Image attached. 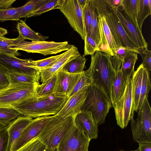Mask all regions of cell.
Here are the masks:
<instances>
[{
    "instance_id": "cell-52",
    "label": "cell",
    "mask_w": 151,
    "mask_h": 151,
    "mask_svg": "<svg viewBox=\"0 0 151 151\" xmlns=\"http://www.w3.org/2000/svg\"><path fill=\"white\" fill-rule=\"evenodd\" d=\"M45 151H58V148L57 147L54 149L47 148Z\"/></svg>"
},
{
    "instance_id": "cell-14",
    "label": "cell",
    "mask_w": 151,
    "mask_h": 151,
    "mask_svg": "<svg viewBox=\"0 0 151 151\" xmlns=\"http://www.w3.org/2000/svg\"><path fill=\"white\" fill-rule=\"evenodd\" d=\"M52 116H45L32 119L23 130L12 151H19L27 143L37 137Z\"/></svg>"
},
{
    "instance_id": "cell-37",
    "label": "cell",
    "mask_w": 151,
    "mask_h": 151,
    "mask_svg": "<svg viewBox=\"0 0 151 151\" xmlns=\"http://www.w3.org/2000/svg\"><path fill=\"white\" fill-rule=\"evenodd\" d=\"M92 13L93 0H87L86 4L83 9V15L86 35L90 36Z\"/></svg>"
},
{
    "instance_id": "cell-11",
    "label": "cell",
    "mask_w": 151,
    "mask_h": 151,
    "mask_svg": "<svg viewBox=\"0 0 151 151\" xmlns=\"http://www.w3.org/2000/svg\"><path fill=\"white\" fill-rule=\"evenodd\" d=\"M90 141L74 125L60 141L58 151H88Z\"/></svg>"
},
{
    "instance_id": "cell-36",
    "label": "cell",
    "mask_w": 151,
    "mask_h": 151,
    "mask_svg": "<svg viewBox=\"0 0 151 151\" xmlns=\"http://www.w3.org/2000/svg\"><path fill=\"white\" fill-rule=\"evenodd\" d=\"M139 3V0H122V9L136 22Z\"/></svg>"
},
{
    "instance_id": "cell-38",
    "label": "cell",
    "mask_w": 151,
    "mask_h": 151,
    "mask_svg": "<svg viewBox=\"0 0 151 151\" xmlns=\"http://www.w3.org/2000/svg\"><path fill=\"white\" fill-rule=\"evenodd\" d=\"M17 8L11 7L9 8L0 9V21L4 22L8 20H20Z\"/></svg>"
},
{
    "instance_id": "cell-16",
    "label": "cell",
    "mask_w": 151,
    "mask_h": 151,
    "mask_svg": "<svg viewBox=\"0 0 151 151\" xmlns=\"http://www.w3.org/2000/svg\"><path fill=\"white\" fill-rule=\"evenodd\" d=\"M75 126L90 140L98 136V125L90 112L81 111L74 117Z\"/></svg>"
},
{
    "instance_id": "cell-54",
    "label": "cell",
    "mask_w": 151,
    "mask_h": 151,
    "mask_svg": "<svg viewBox=\"0 0 151 151\" xmlns=\"http://www.w3.org/2000/svg\"><path fill=\"white\" fill-rule=\"evenodd\" d=\"M0 52H1L0 51Z\"/></svg>"
},
{
    "instance_id": "cell-39",
    "label": "cell",
    "mask_w": 151,
    "mask_h": 151,
    "mask_svg": "<svg viewBox=\"0 0 151 151\" xmlns=\"http://www.w3.org/2000/svg\"><path fill=\"white\" fill-rule=\"evenodd\" d=\"M47 148L37 137L26 144L19 151H45Z\"/></svg>"
},
{
    "instance_id": "cell-15",
    "label": "cell",
    "mask_w": 151,
    "mask_h": 151,
    "mask_svg": "<svg viewBox=\"0 0 151 151\" xmlns=\"http://www.w3.org/2000/svg\"><path fill=\"white\" fill-rule=\"evenodd\" d=\"M89 86L82 88L68 98L64 106L57 114L65 118L69 116L74 117L80 113L87 96Z\"/></svg>"
},
{
    "instance_id": "cell-34",
    "label": "cell",
    "mask_w": 151,
    "mask_h": 151,
    "mask_svg": "<svg viewBox=\"0 0 151 151\" xmlns=\"http://www.w3.org/2000/svg\"><path fill=\"white\" fill-rule=\"evenodd\" d=\"M20 114L18 111L14 108L0 107V123L9 124L20 116Z\"/></svg>"
},
{
    "instance_id": "cell-23",
    "label": "cell",
    "mask_w": 151,
    "mask_h": 151,
    "mask_svg": "<svg viewBox=\"0 0 151 151\" xmlns=\"http://www.w3.org/2000/svg\"><path fill=\"white\" fill-rule=\"evenodd\" d=\"M17 28L19 33L18 37L21 40L29 39L34 41H45L49 38L48 36L42 35L30 28L22 20H20L17 25Z\"/></svg>"
},
{
    "instance_id": "cell-44",
    "label": "cell",
    "mask_w": 151,
    "mask_h": 151,
    "mask_svg": "<svg viewBox=\"0 0 151 151\" xmlns=\"http://www.w3.org/2000/svg\"><path fill=\"white\" fill-rule=\"evenodd\" d=\"M6 73V70L0 65V89L7 86L9 84Z\"/></svg>"
},
{
    "instance_id": "cell-46",
    "label": "cell",
    "mask_w": 151,
    "mask_h": 151,
    "mask_svg": "<svg viewBox=\"0 0 151 151\" xmlns=\"http://www.w3.org/2000/svg\"><path fill=\"white\" fill-rule=\"evenodd\" d=\"M16 0H0V9H5L11 7Z\"/></svg>"
},
{
    "instance_id": "cell-51",
    "label": "cell",
    "mask_w": 151,
    "mask_h": 151,
    "mask_svg": "<svg viewBox=\"0 0 151 151\" xmlns=\"http://www.w3.org/2000/svg\"><path fill=\"white\" fill-rule=\"evenodd\" d=\"M9 124H4L0 123V131L7 128Z\"/></svg>"
},
{
    "instance_id": "cell-3",
    "label": "cell",
    "mask_w": 151,
    "mask_h": 151,
    "mask_svg": "<svg viewBox=\"0 0 151 151\" xmlns=\"http://www.w3.org/2000/svg\"><path fill=\"white\" fill-rule=\"evenodd\" d=\"M74 125L73 116L63 118L57 114L54 115L37 138L47 148L57 147L67 132Z\"/></svg>"
},
{
    "instance_id": "cell-12",
    "label": "cell",
    "mask_w": 151,
    "mask_h": 151,
    "mask_svg": "<svg viewBox=\"0 0 151 151\" xmlns=\"http://www.w3.org/2000/svg\"><path fill=\"white\" fill-rule=\"evenodd\" d=\"M111 7L120 20L127 34L139 50L147 48L148 44L145 40L137 22L126 13L121 6L117 8Z\"/></svg>"
},
{
    "instance_id": "cell-9",
    "label": "cell",
    "mask_w": 151,
    "mask_h": 151,
    "mask_svg": "<svg viewBox=\"0 0 151 151\" xmlns=\"http://www.w3.org/2000/svg\"><path fill=\"white\" fill-rule=\"evenodd\" d=\"M73 46L69 44L68 41L56 42L53 41H25L13 49L23 50L28 53H38L45 56L66 51Z\"/></svg>"
},
{
    "instance_id": "cell-22",
    "label": "cell",
    "mask_w": 151,
    "mask_h": 151,
    "mask_svg": "<svg viewBox=\"0 0 151 151\" xmlns=\"http://www.w3.org/2000/svg\"><path fill=\"white\" fill-rule=\"evenodd\" d=\"M132 76L125 77L120 69L117 72L112 83L111 88V99L112 105L116 103L123 94L127 82Z\"/></svg>"
},
{
    "instance_id": "cell-33",
    "label": "cell",
    "mask_w": 151,
    "mask_h": 151,
    "mask_svg": "<svg viewBox=\"0 0 151 151\" xmlns=\"http://www.w3.org/2000/svg\"><path fill=\"white\" fill-rule=\"evenodd\" d=\"M151 88V83L150 73L144 68L138 110L141 107L145 97H148Z\"/></svg>"
},
{
    "instance_id": "cell-41",
    "label": "cell",
    "mask_w": 151,
    "mask_h": 151,
    "mask_svg": "<svg viewBox=\"0 0 151 151\" xmlns=\"http://www.w3.org/2000/svg\"><path fill=\"white\" fill-rule=\"evenodd\" d=\"M84 48L83 55L93 54L97 50V45L94 40L90 36L86 35L84 40Z\"/></svg>"
},
{
    "instance_id": "cell-43",
    "label": "cell",
    "mask_w": 151,
    "mask_h": 151,
    "mask_svg": "<svg viewBox=\"0 0 151 151\" xmlns=\"http://www.w3.org/2000/svg\"><path fill=\"white\" fill-rule=\"evenodd\" d=\"M8 141L7 128L0 131V151H7Z\"/></svg>"
},
{
    "instance_id": "cell-7",
    "label": "cell",
    "mask_w": 151,
    "mask_h": 151,
    "mask_svg": "<svg viewBox=\"0 0 151 151\" xmlns=\"http://www.w3.org/2000/svg\"><path fill=\"white\" fill-rule=\"evenodd\" d=\"M137 117H130L131 129L134 141L138 143L151 142V108L145 97L141 108L137 111Z\"/></svg>"
},
{
    "instance_id": "cell-26",
    "label": "cell",
    "mask_w": 151,
    "mask_h": 151,
    "mask_svg": "<svg viewBox=\"0 0 151 151\" xmlns=\"http://www.w3.org/2000/svg\"><path fill=\"white\" fill-rule=\"evenodd\" d=\"M137 60V53L133 51L129 52L124 57L120 69L125 77L132 76L135 71L134 65Z\"/></svg>"
},
{
    "instance_id": "cell-48",
    "label": "cell",
    "mask_w": 151,
    "mask_h": 151,
    "mask_svg": "<svg viewBox=\"0 0 151 151\" xmlns=\"http://www.w3.org/2000/svg\"><path fill=\"white\" fill-rule=\"evenodd\" d=\"M111 6L115 8H119L122 5V0H106Z\"/></svg>"
},
{
    "instance_id": "cell-18",
    "label": "cell",
    "mask_w": 151,
    "mask_h": 151,
    "mask_svg": "<svg viewBox=\"0 0 151 151\" xmlns=\"http://www.w3.org/2000/svg\"><path fill=\"white\" fill-rule=\"evenodd\" d=\"M80 55L77 47L73 45L65 51L64 55L51 68L40 71V81L44 83L61 70L68 62Z\"/></svg>"
},
{
    "instance_id": "cell-19",
    "label": "cell",
    "mask_w": 151,
    "mask_h": 151,
    "mask_svg": "<svg viewBox=\"0 0 151 151\" xmlns=\"http://www.w3.org/2000/svg\"><path fill=\"white\" fill-rule=\"evenodd\" d=\"M32 119L30 117L20 116L10 124L7 128L9 141L7 151H12L13 147L23 130Z\"/></svg>"
},
{
    "instance_id": "cell-40",
    "label": "cell",
    "mask_w": 151,
    "mask_h": 151,
    "mask_svg": "<svg viewBox=\"0 0 151 151\" xmlns=\"http://www.w3.org/2000/svg\"><path fill=\"white\" fill-rule=\"evenodd\" d=\"M91 83V79L86 74L85 71L84 70L73 90L68 96V98L81 89L89 86Z\"/></svg>"
},
{
    "instance_id": "cell-53",
    "label": "cell",
    "mask_w": 151,
    "mask_h": 151,
    "mask_svg": "<svg viewBox=\"0 0 151 151\" xmlns=\"http://www.w3.org/2000/svg\"><path fill=\"white\" fill-rule=\"evenodd\" d=\"M119 151H125V150H120ZM139 151V148L138 147V148H137V149H136V150H131V151Z\"/></svg>"
},
{
    "instance_id": "cell-20",
    "label": "cell",
    "mask_w": 151,
    "mask_h": 151,
    "mask_svg": "<svg viewBox=\"0 0 151 151\" xmlns=\"http://www.w3.org/2000/svg\"><path fill=\"white\" fill-rule=\"evenodd\" d=\"M98 12L100 34H102L105 38L108 45L114 56L117 49L121 46L120 42L109 27L104 16L98 11Z\"/></svg>"
},
{
    "instance_id": "cell-1",
    "label": "cell",
    "mask_w": 151,
    "mask_h": 151,
    "mask_svg": "<svg viewBox=\"0 0 151 151\" xmlns=\"http://www.w3.org/2000/svg\"><path fill=\"white\" fill-rule=\"evenodd\" d=\"M91 56L90 66L85 72L91 79V84L102 91L111 102V85L122 61L115 55L100 51H96Z\"/></svg>"
},
{
    "instance_id": "cell-42",
    "label": "cell",
    "mask_w": 151,
    "mask_h": 151,
    "mask_svg": "<svg viewBox=\"0 0 151 151\" xmlns=\"http://www.w3.org/2000/svg\"><path fill=\"white\" fill-rule=\"evenodd\" d=\"M139 54L142 60V64L144 68L147 71L151 70V51L145 48L139 50Z\"/></svg>"
},
{
    "instance_id": "cell-4",
    "label": "cell",
    "mask_w": 151,
    "mask_h": 151,
    "mask_svg": "<svg viewBox=\"0 0 151 151\" xmlns=\"http://www.w3.org/2000/svg\"><path fill=\"white\" fill-rule=\"evenodd\" d=\"M112 106L111 102L102 91L92 84L89 85L87 96L81 111L90 112L99 126L105 122L106 117Z\"/></svg>"
},
{
    "instance_id": "cell-21",
    "label": "cell",
    "mask_w": 151,
    "mask_h": 151,
    "mask_svg": "<svg viewBox=\"0 0 151 151\" xmlns=\"http://www.w3.org/2000/svg\"><path fill=\"white\" fill-rule=\"evenodd\" d=\"M144 67L141 64L131 77L133 110L137 112L142 84Z\"/></svg>"
},
{
    "instance_id": "cell-13",
    "label": "cell",
    "mask_w": 151,
    "mask_h": 151,
    "mask_svg": "<svg viewBox=\"0 0 151 151\" xmlns=\"http://www.w3.org/2000/svg\"><path fill=\"white\" fill-rule=\"evenodd\" d=\"M31 59H22L0 52V65L6 70L32 75H40V71L34 66Z\"/></svg>"
},
{
    "instance_id": "cell-35",
    "label": "cell",
    "mask_w": 151,
    "mask_h": 151,
    "mask_svg": "<svg viewBox=\"0 0 151 151\" xmlns=\"http://www.w3.org/2000/svg\"><path fill=\"white\" fill-rule=\"evenodd\" d=\"M66 0H49V1L37 10L33 12L29 17L39 16L50 10L60 8Z\"/></svg>"
},
{
    "instance_id": "cell-49",
    "label": "cell",
    "mask_w": 151,
    "mask_h": 151,
    "mask_svg": "<svg viewBox=\"0 0 151 151\" xmlns=\"http://www.w3.org/2000/svg\"><path fill=\"white\" fill-rule=\"evenodd\" d=\"M8 32L6 29L0 27V37H4V36L7 34Z\"/></svg>"
},
{
    "instance_id": "cell-47",
    "label": "cell",
    "mask_w": 151,
    "mask_h": 151,
    "mask_svg": "<svg viewBox=\"0 0 151 151\" xmlns=\"http://www.w3.org/2000/svg\"><path fill=\"white\" fill-rule=\"evenodd\" d=\"M138 144L140 151H151V142H144Z\"/></svg>"
},
{
    "instance_id": "cell-25",
    "label": "cell",
    "mask_w": 151,
    "mask_h": 151,
    "mask_svg": "<svg viewBox=\"0 0 151 151\" xmlns=\"http://www.w3.org/2000/svg\"><path fill=\"white\" fill-rule=\"evenodd\" d=\"M9 83H23L38 85L40 75H32L13 72L6 70Z\"/></svg>"
},
{
    "instance_id": "cell-6",
    "label": "cell",
    "mask_w": 151,
    "mask_h": 151,
    "mask_svg": "<svg viewBox=\"0 0 151 151\" xmlns=\"http://www.w3.org/2000/svg\"><path fill=\"white\" fill-rule=\"evenodd\" d=\"M98 12L105 16L107 23L120 42L122 46L139 53V50L127 34L120 20L106 0H93Z\"/></svg>"
},
{
    "instance_id": "cell-32",
    "label": "cell",
    "mask_w": 151,
    "mask_h": 151,
    "mask_svg": "<svg viewBox=\"0 0 151 151\" xmlns=\"http://www.w3.org/2000/svg\"><path fill=\"white\" fill-rule=\"evenodd\" d=\"M65 51L62 53L55 56H52L45 59L33 60V63L35 68L40 71L51 68L65 54Z\"/></svg>"
},
{
    "instance_id": "cell-31",
    "label": "cell",
    "mask_w": 151,
    "mask_h": 151,
    "mask_svg": "<svg viewBox=\"0 0 151 151\" xmlns=\"http://www.w3.org/2000/svg\"><path fill=\"white\" fill-rule=\"evenodd\" d=\"M98 17V10L93 0L92 17L91 25L90 37L95 41L97 47L101 42Z\"/></svg>"
},
{
    "instance_id": "cell-29",
    "label": "cell",
    "mask_w": 151,
    "mask_h": 151,
    "mask_svg": "<svg viewBox=\"0 0 151 151\" xmlns=\"http://www.w3.org/2000/svg\"><path fill=\"white\" fill-rule=\"evenodd\" d=\"M151 14V0H139L136 21L141 31L145 20Z\"/></svg>"
},
{
    "instance_id": "cell-17",
    "label": "cell",
    "mask_w": 151,
    "mask_h": 151,
    "mask_svg": "<svg viewBox=\"0 0 151 151\" xmlns=\"http://www.w3.org/2000/svg\"><path fill=\"white\" fill-rule=\"evenodd\" d=\"M82 72L71 73L62 69L58 71L57 73V78L54 92L66 95L68 97L78 82Z\"/></svg>"
},
{
    "instance_id": "cell-24",
    "label": "cell",
    "mask_w": 151,
    "mask_h": 151,
    "mask_svg": "<svg viewBox=\"0 0 151 151\" xmlns=\"http://www.w3.org/2000/svg\"><path fill=\"white\" fill-rule=\"evenodd\" d=\"M18 37L15 39H9L5 37H0V51L8 55L17 57L21 55L18 51L13 49L19 45L24 42Z\"/></svg>"
},
{
    "instance_id": "cell-45",
    "label": "cell",
    "mask_w": 151,
    "mask_h": 151,
    "mask_svg": "<svg viewBox=\"0 0 151 151\" xmlns=\"http://www.w3.org/2000/svg\"><path fill=\"white\" fill-rule=\"evenodd\" d=\"M131 51L135 52L132 49L121 46L117 49L115 55L122 61L128 52Z\"/></svg>"
},
{
    "instance_id": "cell-27",
    "label": "cell",
    "mask_w": 151,
    "mask_h": 151,
    "mask_svg": "<svg viewBox=\"0 0 151 151\" xmlns=\"http://www.w3.org/2000/svg\"><path fill=\"white\" fill-rule=\"evenodd\" d=\"M49 0H31L23 6L17 8V12L20 18L29 17L34 11L43 5Z\"/></svg>"
},
{
    "instance_id": "cell-28",
    "label": "cell",
    "mask_w": 151,
    "mask_h": 151,
    "mask_svg": "<svg viewBox=\"0 0 151 151\" xmlns=\"http://www.w3.org/2000/svg\"><path fill=\"white\" fill-rule=\"evenodd\" d=\"M87 59L83 55H80L67 63L62 69L67 72L71 73H80L86 68Z\"/></svg>"
},
{
    "instance_id": "cell-8",
    "label": "cell",
    "mask_w": 151,
    "mask_h": 151,
    "mask_svg": "<svg viewBox=\"0 0 151 151\" xmlns=\"http://www.w3.org/2000/svg\"><path fill=\"white\" fill-rule=\"evenodd\" d=\"M131 77L128 79L124 91L119 99L112 105L113 107L117 124L124 129L127 126L131 116L134 115Z\"/></svg>"
},
{
    "instance_id": "cell-2",
    "label": "cell",
    "mask_w": 151,
    "mask_h": 151,
    "mask_svg": "<svg viewBox=\"0 0 151 151\" xmlns=\"http://www.w3.org/2000/svg\"><path fill=\"white\" fill-rule=\"evenodd\" d=\"M68 99L67 96L53 93L43 96H37L14 106V108L24 116L32 118L56 114Z\"/></svg>"
},
{
    "instance_id": "cell-5",
    "label": "cell",
    "mask_w": 151,
    "mask_h": 151,
    "mask_svg": "<svg viewBox=\"0 0 151 151\" xmlns=\"http://www.w3.org/2000/svg\"><path fill=\"white\" fill-rule=\"evenodd\" d=\"M37 85L23 83H9L0 89V107L13 108L20 103L37 96L36 91Z\"/></svg>"
},
{
    "instance_id": "cell-50",
    "label": "cell",
    "mask_w": 151,
    "mask_h": 151,
    "mask_svg": "<svg viewBox=\"0 0 151 151\" xmlns=\"http://www.w3.org/2000/svg\"><path fill=\"white\" fill-rule=\"evenodd\" d=\"M78 1L83 9L85 6L87 1V0H77Z\"/></svg>"
},
{
    "instance_id": "cell-30",
    "label": "cell",
    "mask_w": 151,
    "mask_h": 151,
    "mask_svg": "<svg viewBox=\"0 0 151 151\" xmlns=\"http://www.w3.org/2000/svg\"><path fill=\"white\" fill-rule=\"evenodd\" d=\"M57 78V73L41 84L37 85L36 91L38 96H43L54 93Z\"/></svg>"
},
{
    "instance_id": "cell-10",
    "label": "cell",
    "mask_w": 151,
    "mask_h": 151,
    "mask_svg": "<svg viewBox=\"0 0 151 151\" xmlns=\"http://www.w3.org/2000/svg\"><path fill=\"white\" fill-rule=\"evenodd\" d=\"M67 19L73 29L84 40L86 36L83 15V9L77 0H66L59 9Z\"/></svg>"
}]
</instances>
